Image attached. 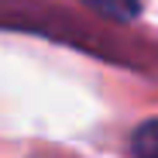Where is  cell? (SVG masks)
I'll return each instance as SVG.
<instances>
[{"instance_id": "1", "label": "cell", "mask_w": 158, "mask_h": 158, "mask_svg": "<svg viewBox=\"0 0 158 158\" xmlns=\"http://www.w3.org/2000/svg\"><path fill=\"white\" fill-rule=\"evenodd\" d=\"M134 158H158V120H148L134 131Z\"/></svg>"}, {"instance_id": "2", "label": "cell", "mask_w": 158, "mask_h": 158, "mask_svg": "<svg viewBox=\"0 0 158 158\" xmlns=\"http://www.w3.org/2000/svg\"><path fill=\"white\" fill-rule=\"evenodd\" d=\"M83 4H89L93 10H100L103 17H114V21H131L138 17V0H83Z\"/></svg>"}]
</instances>
